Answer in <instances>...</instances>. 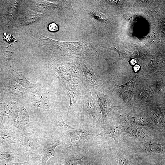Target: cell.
Returning a JSON list of instances; mask_svg holds the SVG:
<instances>
[{"mask_svg":"<svg viewBox=\"0 0 165 165\" xmlns=\"http://www.w3.org/2000/svg\"><path fill=\"white\" fill-rule=\"evenodd\" d=\"M140 75L139 73H138L128 82L122 85H116V86L117 95L133 111H135L133 102L135 85Z\"/></svg>","mask_w":165,"mask_h":165,"instance_id":"1","label":"cell"},{"mask_svg":"<svg viewBox=\"0 0 165 165\" xmlns=\"http://www.w3.org/2000/svg\"><path fill=\"white\" fill-rule=\"evenodd\" d=\"M61 140L57 138L47 137L39 144V151L42 159V165H46L48 160L54 157V151L56 148L62 144Z\"/></svg>","mask_w":165,"mask_h":165,"instance_id":"2","label":"cell"},{"mask_svg":"<svg viewBox=\"0 0 165 165\" xmlns=\"http://www.w3.org/2000/svg\"><path fill=\"white\" fill-rule=\"evenodd\" d=\"M19 143L24 147L28 157L32 156L36 153L39 145L35 135L27 132L23 133L20 139Z\"/></svg>","mask_w":165,"mask_h":165,"instance_id":"3","label":"cell"},{"mask_svg":"<svg viewBox=\"0 0 165 165\" xmlns=\"http://www.w3.org/2000/svg\"><path fill=\"white\" fill-rule=\"evenodd\" d=\"M20 139L15 131L9 127L0 129V146L3 148L11 143H19Z\"/></svg>","mask_w":165,"mask_h":165,"instance_id":"4","label":"cell"},{"mask_svg":"<svg viewBox=\"0 0 165 165\" xmlns=\"http://www.w3.org/2000/svg\"><path fill=\"white\" fill-rule=\"evenodd\" d=\"M98 99V104L101 112L102 120H104L108 116L112 110V105L109 97L107 95L98 91L95 92Z\"/></svg>","mask_w":165,"mask_h":165,"instance_id":"5","label":"cell"},{"mask_svg":"<svg viewBox=\"0 0 165 165\" xmlns=\"http://www.w3.org/2000/svg\"><path fill=\"white\" fill-rule=\"evenodd\" d=\"M140 145L142 149L151 153H161L164 151L163 145L154 141H144L141 143Z\"/></svg>","mask_w":165,"mask_h":165,"instance_id":"6","label":"cell"},{"mask_svg":"<svg viewBox=\"0 0 165 165\" xmlns=\"http://www.w3.org/2000/svg\"><path fill=\"white\" fill-rule=\"evenodd\" d=\"M121 132V129L119 127L114 126L104 129L97 135L112 138L116 143L118 142Z\"/></svg>","mask_w":165,"mask_h":165,"instance_id":"7","label":"cell"},{"mask_svg":"<svg viewBox=\"0 0 165 165\" xmlns=\"http://www.w3.org/2000/svg\"><path fill=\"white\" fill-rule=\"evenodd\" d=\"M126 131L129 136L138 139H144L147 136L141 127L134 125L127 126Z\"/></svg>","mask_w":165,"mask_h":165,"instance_id":"8","label":"cell"},{"mask_svg":"<svg viewBox=\"0 0 165 165\" xmlns=\"http://www.w3.org/2000/svg\"><path fill=\"white\" fill-rule=\"evenodd\" d=\"M29 121V116L28 112L24 107L21 108L15 119V124L18 127H22L28 124Z\"/></svg>","mask_w":165,"mask_h":165,"instance_id":"9","label":"cell"},{"mask_svg":"<svg viewBox=\"0 0 165 165\" xmlns=\"http://www.w3.org/2000/svg\"><path fill=\"white\" fill-rule=\"evenodd\" d=\"M85 107L89 115L95 118L97 116V111L95 102L90 93L86 94L85 100Z\"/></svg>","mask_w":165,"mask_h":165,"instance_id":"10","label":"cell"},{"mask_svg":"<svg viewBox=\"0 0 165 165\" xmlns=\"http://www.w3.org/2000/svg\"><path fill=\"white\" fill-rule=\"evenodd\" d=\"M90 134V133L88 131H77L71 132L70 134L72 142L71 146L78 145Z\"/></svg>","mask_w":165,"mask_h":165,"instance_id":"11","label":"cell"},{"mask_svg":"<svg viewBox=\"0 0 165 165\" xmlns=\"http://www.w3.org/2000/svg\"><path fill=\"white\" fill-rule=\"evenodd\" d=\"M15 80L17 82L23 86L27 88H36V86L30 82L26 79L25 75L21 72L18 71H15L13 74Z\"/></svg>","mask_w":165,"mask_h":165,"instance_id":"12","label":"cell"},{"mask_svg":"<svg viewBox=\"0 0 165 165\" xmlns=\"http://www.w3.org/2000/svg\"><path fill=\"white\" fill-rule=\"evenodd\" d=\"M126 118L130 121L141 126H145L152 129H155L156 127L152 123L142 117H134L125 114Z\"/></svg>","mask_w":165,"mask_h":165,"instance_id":"13","label":"cell"},{"mask_svg":"<svg viewBox=\"0 0 165 165\" xmlns=\"http://www.w3.org/2000/svg\"><path fill=\"white\" fill-rule=\"evenodd\" d=\"M83 71L85 78L87 82L94 86L98 84V79L96 76L93 70L87 68L85 65H82Z\"/></svg>","mask_w":165,"mask_h":165,"instance_id":"14","label":"cell"},{"mask_svg":"<svg viewBox=\"0 0 165 165\" xmlns=\"http://www.w3.org/2000/svg\"><path fill=\"white\" fill-rule=\"evenodd\" d=\"M33 105L43 109L49 108L48 103L43 96L38 92H34L33 96Z\"/></svg>","mask_w":165,"mask_h":165,"instance_id":"15","label":"cell"},{"mask_svg":"<svg viewBox=\"0 0 165 165\" xmlns=\"http://www.w3.org/2000/svg\"><path fill=\"white\" fill-rule=\"evenodd\" d=\"M66 88L69 94L70 100V105L68 108V112L77 100L78 98V92L77 88L75 86L66 85Z\"/></svg>","mask_w":165,"mask_h":165,"instance_id":"16","label":"cell"},{"mask_svg":"<svg viewBox=\"0 0 165 165\" xmlns=\"http://www.w3.org/2000/svg\"><path fill=\"white\" fill-rule=\"evenodd\" d=\"M57 127L59 130L61 132H65L67 131L75 130V129L66 124L62 118L59 119L57 123Z\"/></svg>","mask_w":165,"mask_h":165,"instance_id":"17","label":"cell"},{"mask_svg":"<svg viewBox=\"0 0 165 165\" xmlns=\"http://www.w3.org/2000/svg\"><path fill=\"white\" fill-rule=\"evenodd\" d=\"M83 157L78 159L77 156H70L66 160L64 165H81L82 162V159Z\"/></svg>","mask_w":165,"mask_h":165,"instance_id":"18","label":"cell"},{"mask_svg":"<svg viewBox=\"0 0 165 165\" xmlns=\"http://www.w3.org/2000/svg\"><path fill=\"white\" fill-rule=\"evenodd\" d=\"M90 14L95 19L101 22H105L107 21V17L104 14L95 11H91Z\"/></svg>","mask_w":165,"mask_h":165,"instance_id":"19","label":"cell"},{"mask_svg":"<svg viewBox=\"0 0 165 165\" xmlns=\"http://www.w3.org/2000/svg\"><path fill=\"white\" fill-rule=\"evenodd\" d=\"M13 152H7L0 151V162L9 158L16 157L14 155Z\"/></svg>","mask_w":165,"mask_h":165,"instance_id":"20","label":"cell"},{"mask_svg":"<svg viewBox=\"0 0 165 165\" xmlns=\"http://www.w3.org/2000/svg\"><path fill=\"white\" fill-rule=\"evenodd\" d=\"M12 89L13 93L16 94V96L19 95L21 96L24 94V91L23 89L17 85L16 84L13 86Z\"/></svg>","mask_w":165,"mask_h":165,"instance_id":"21","label":"cell"},{"mask_svg":"<svg viewBox=\"0 0 165 165\" xmlns=\"http://www.w3.org/2000/svg\"><path fill=\"white\" fill-rule=\"evenodd\" d=\"M5 110V104L4 103H0V129L1 128L3 122Z\"/></svg>","mask_w":165,"mask_h":165,"instance_id":"22","label":"cell"},{"mask_svg":"<svg viewBox=\"0 0 165 165\" xmlns=\"http://www.w3.org/2000/svg\"><path fill=\"white\" fill-rule=\"evenodd\" d=\"M128 161L126 158L123 155L120 156L117 160V165H127Z\"/></svg>","mask_w":165,"mask_h":165,"instance_id":"23","label":"cell"},{"mask_svg":"<svg viewBox=\"0 0 165 165\" xmlns=\"http://www.w3.org/2000/svg\"><path fill=\"white\" fill-rule=\"evenodd\" d=\"M48 28L51 31L55 32L58 30V27L56 24L53 23L49 24L48 26Z\"/></svg>","mask_w":165,"mask_h":165,"instance_id":"24","label":"cell"},{"mask_svg":"<svg viewBox=\"0 0 165 165\" xmlns=\"http://www.w3.org/2000/svg\"><path fill=\"white\" fill-rule=\"evenodd\" d=\"M13 52L8 50H6L4 54V58L7 60H10Z\"/></svg>","mask_w":165,"mask_h":165,"instance_id":"25","label":"cell"},{"mask_svg":"<svg viewBox=\"0 0 165 165\" xmlns=\"http://www.w3.org/2000/svg\"><path fill=\"white\" fill-rule=\"evenodd\" d=\"M5 165H30L29 162H25L22 163H15L9 162L6 163Z\"/></svg>","mask_w":165,"mask_h":165,"instance_id":"26","label":"cell"},{"mask_svg":"<svg viewBox=\"0 0 165 165\" xmlns=\"http://www.w3.org/2000/svg\"><path fill=\"white\" fill-rule=\"evenodd\" d=\"M140 66L138 64L135 65L133 68V70L135 72H138L140 70Z\"/></svg>","mask_w":165,"mask_h":165,"instance_id":"27","label":"cell"},{"mask_svg":"<svg viewBox=\"0 0 165 165\" xmlns=\"http://www.w3.org/2000/svg\"><path fill=\"white\" fill-rule=\"evenodd\" d=\"M108 2H109L111 4H112L114 5H118L121 4L120 1L118 0H110L107 1Z\"/></svg>","mask_w":165,"mask_h":165,"instance_id":"28","label":"cell"},{"mask_svg":"<svg viewBox=\"0 0 165 165\" xmlns=\"http://www.w3.org/2000/svg\"><path fill=\"white\" fill-rule=\"evenodd\" d=\"M137 61L134 59H131L130 61V64L131 65H135L136 64Z\"/></svg>","mask_w":165,"mask_h":165,"instance_id":"29","label":"cell"}]
</instances>
